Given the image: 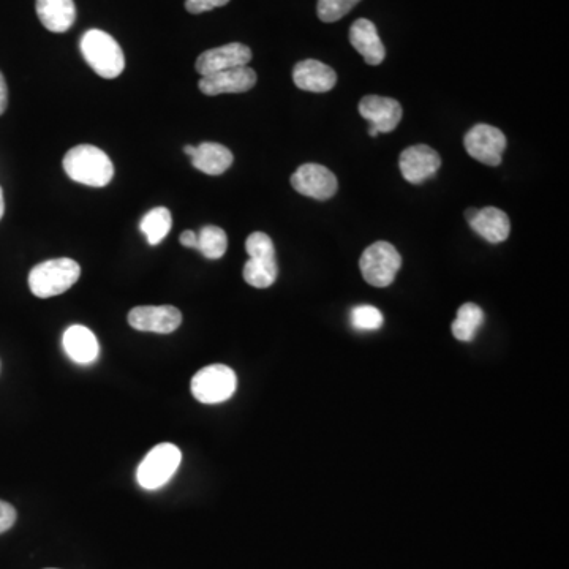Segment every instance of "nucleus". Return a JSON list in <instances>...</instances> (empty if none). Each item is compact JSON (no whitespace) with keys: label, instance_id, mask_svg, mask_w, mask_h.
<instances>
[{"label":"nucleus","instance_id":"1","mask_svg":"<svg viewBox=\"0 0 569 569\" xmlns=\"http://www.w3.org/2000/svg\"><path fill=\"white\" fill-rule=\"evenodd\" d=\"M62 165L68 178L87 187H105L114 176L110 157L91 144H80L70 149Z\"/></svg>","mask_w":569,"mask_h":569},{"label":"nucleus","instance_id":"2","mask_svg":"<svg viewBox=\"0 0 569 569\" xmlns=\"http://www.w3.org/2000/svg\"><path fill=\"white\" fill-rule=\"evenodd\" d=\"M80 48L87 65L105 80H114L124 72V53L110 34L98 29L87 31L81 38Z\"/></svg>","mask_w":569,"mask_h":569},{"label":"nucleus","instance_id":"3","mask_svg":"<svg viewBox=\"0 0 569 569\" xmlns=\"http://www.w3.org/2000/svg\"><path fill=\"white\" fill-rule=\"evenodd\" d=\"M80 264L70 258L45 261L29 274V288L37 298H53L65 293L80 280Z\"/></svg>","mask_w":569,"mask_h":569},{"label":"nucleus","instance_id":"4","mask_svg":"<svg viewBox=\"0 0 569 569\" xmlns=\"http://www.w3.org/2000/svg\"><path fill=\"white\" fill-rule=\"evenodd\" d=\"M402 266V257L394 245L378 241L367 247L359 260L362 277L375 288H386L394 282Z\"/></svg>","mask_w":569,"mask_h":569},{"label":"nucleus","instance_id":"5","mask_svg":"<svg viewBox=\"0 0 569 569\" xmlns=\"http://www.w3.org/2000/svg\"><path fill=\"white\" fill-rule=\"evenodd\" d=\"M182 462L181 449L173 443H160L149 451L136 472L143 489L155 490L165 486Z\"/></svg>","mask_w":569,"mask_h":569},{"label":"nucleus","instance_id":"6","mask_svg":"<svg viewBox=\"0 0 569 569\" xmlns=\"http://www.w3.org/2000/svg\"><path fill=\"white\" fill-rule=\"evenodd\" d=\"M238 378L231 367L223 364L203 367L192 378V394L198 402L206 405L222 404L233 397Z\"/></svg>","mask_w":569,"mask_h":569},{"label":"nucleus","instance_id":"7","mask_svg":"<svg viewBox=\"0 0 569 569\" xmlns=\"http://www.w3.org/2000/svg\"><path fill=\"white\" fill-rule=\"evenodd\" d=\"M465 149L473 159L487 166L502 163L506 149V136L502 130L492 125L478 124L468 130L464 138Z\"/></svg>","mask_w":569,"mask_h":569},{"label":"nucleus","instance_id":"8","mask_svg":"<svg viewBox=\"0 0 569 569\" xmlns=\"http://www.w3.org/2000/svg\"><path fill=\"white\" fill-rule=\"evenodd\" d=\"M291 185L301 195L318 201L331 200L339 189L336 174L318 163L299 166L296 173L291 176Z\"/></svg>","mask_w":569,"mask_h":569},{"label":"nucleus","instance_id":"9","mask_svg":"<svg viewBox=\"0 0 569 569\" xmlns=\"http://www.w3.org/2000/svg\"><path fill=\"white\" fill-rule=\"evenodd\" d=\"M127 320L136 331L171 334L182 325V313L173 306H140L130 310Z\"/></svg>","mask_w":569,"mask_h":569},{"label":"nucleus","instance_id":"10","mask_svg":"<svg viewBox=\"0 0 569 569\" xmlns=\"http://www.w3.org/2000/svg\"><path fill=\"white\" fill-rule=\"evenodd\" d=\"M440 166V155L426 144L408 147L400 154V173L410 184H423L427 179L434 178Z\"/></svg>","mask_w":569,"mask_h":569},{"label":"nucleus","instance_id":"11","mask_svg":"<svg viewBox=\"0 0 569 569\" xmlns=\"http://www.w3.org/2000/svg\"><path fill=\"white\" fill-rule=\"evenodd\" d=\"M252 61V51L242 43H228L219 48L208 49L196 59V72L201 76L230 70V68L245 67Z\"/></svg>","mask_w":569,"mask_h":569},{"label":"nucleus","instance_id":"12","mask_svg":"<svg viewBox=\"0 0 569 569\" xmlns=\"http://www.w3.org/2000/svg\"><path fill=\"white\" fill-rule=\"evenodd\" d=\"M257 84V73L249 65L230 68L214 75L201 76L200 91L204 95L242 94Z\"/></svg>","mask_w":569,"mask_h":569},{"label":"nucleus","instance_id":"13","mask_svg":"<svg viewBox=\"0 0 569 569\" xmlns=\"http://www.w3.org/2000/svg\"><path fill=\"white\" fill-rule=\"evenodd\" d=\"M358 108L361 116L369 121L378 133L392 132L402 121V106L394 98L367 95L359 102Z\"/></svg>","mask_w":569,"mask_h":569},{"label":"nucleus","instance_id":"14","mask_svg":"<svg viewBox=\"0 0 569 569\" xmlns=\"http://www.w3.org/2000/svg\"><path fill=\"white\" fill-rule=\"evenodd\" d=\"M293 81L301 91L323 94L336 87L337 73L323 62L306 59L294 65Z\"/></svg>","mask_w":569,"mask_h":569},{"label":"nucleus","instance_id":"15","mask_svg":"<svg viewBox=\"0 0 569 569\" xmlns=\"http://www.w3.org/2000/svg\"><path fill=\"white\" fill-rule=\"evenodd\" d=\"M350 42L367 64L380 65L385 61V45L378 35L377 26L369 19L361 18L353 23L350 29Z\"/></svg>","mask_w":569,"mask_h":569},{"label":"nucleus","instance_id":"16","mask_svg":"<svg viewBox=\"0 0 569 569\" xmlns=\"http://www.w3.org/2000/svg\"><path fill=\"white\" fill-rule=\"evenodd\" d=\"M37 15L43 26L54 34H64L75 24L73 0H37Z\"/></svg>","mask_w":569,"mask_h":569},{"label":"nucleus","instance_id":"17","mask_svg":"<svg viewBox=\"0 0 569 569\" xmlns=\"http://www.w3.org/2000/svg\"><path fill=\"white\" fill-rule=\"evenodd\" d=\"M470 227L490 244H500L508 239L511 233V222L508 215L497 208H484L470 220Z\"/></svg>","mask_w":569,"mask_h":569},{"label":"nucleus","instance_id":"18","mask_svg":"<svg viewBox=\"0 0 569 569\" xmlns=\"http://www.w3.org/2000/svg\"><path fill=\"white\" fill-rule=\"evenodd\" d=\"M64 350L78 364H91L98 356V340L86 326H70L64 332Z\"/></svg>","mask_w":569,"mask_h":569},{"label":"nucleus","instance_id":"19","mask_svg":"<svg viewBox=\"0 0 569 569\" xmlns=\"http://www.w3.org/2000/svg\"><path fill=\"white\" fill-rule=\"evenodd\" d=\"M234 157L228 147L219 143H201L195 147L192 157V165L201 173L209 176H220L230 170Z\"/></svg>","mask_w":569,"mask_h":569},{"label":"nucleus","instance_id":"20","mask_svg":"<svg viewBox=\"0 0 569 569\" xmlns=\"http://www.w3.org/2000/svg\"><path fill=\"white\" fill-rule=\"evenodd\" d=\"M242 276L250 287L260 288V290L272 287L279 276L277 260L276 258H250L245 263Z\"/></svg>","mask_w":569,"mask_h":569},{"label":"nucleus","instance_id":"21","mask_svg":"<svg viewBox=\"0 0 569 569\" xmlns=\"http://www.w3.org/2000/svg\"><path fill=\"white\" fill-rule=\"evenodd\" d=\"M484 323V312L473 302H467L457 310V317L453 323V334L460 342H472Z\"/></svg>","mask_w":569,"mask_h":569},{"label":"nucleus","instance_id":"22","mask_svg":"<svg viewBox=\"0 0 569 569\" xmlns=\"http://www.w3.org/2000/svg\"><path fill=\"white\" fill-rule=\"evenodd\" d=\"M173 225L171 212L166 208H155L144 215L141 220V233L147 238L149 245H157L168 236Z\"/></svg>","mask_w":569,"mask_h":569},{"label":"nucleus","instance_id":"23","mask_svg":"<svg viewBox=\"0 0 569 569\" xmlns=\"http://www.w3.org/2000/svg\"><path fill=\"white\" fill-rule=\"evenodd\" d=\"M228 249L227 233L222 228L208 225V227L201 228L198 233V247L204 257L209 260H219L225 255Z\"/></svg>","mask_w":569,"mask_h":569},{"label":"nucleus","instance_id":"24","mask_svg":"<svg viewBox=\"0 0 569 569\" xmlns=\"http://www.w3.org/2000/svg\"><path fill=\"white\" fill-rule=\"evenodd\" d=\"M351 326L358 331H377L383 326V315L374 306H356L350 313Z\"/></svg>","mask_w":569,"mask_h":569},{"label":"nucleus","instance_id":"25","mask_svg":"<svg viewBox=\"0 0 569 569\" xmlns=\"http://www.w3.org/2000/svg\"><path fill=\"white\" fill-rule=\"evenodd\" d=\"M361 0H318V18L323 23H336L359 4Z\"/></svg>","mask_w":569,"mask_h":569},{"label":"nucleus","instance_id":"26","mask_svg":"<svg viewBox=\"0 0 569 569\" xmlns=\"http://www.w3.org/2000/svg\"><path fill=\"white\" fill-rule=\"evenodd\" d=\"M245 250L250 258H276L274 242L268 234L261 233V231L250 234L245 241Z\"/></svg>","mask_w":569,"mask_h":569},{"label":"nucleus","instance_id":"27","mask_svg":"<svg viewBox=\"0 0 569 569\" xmlns=\"http://www.w3.org/2000/svg\"><path fill=\"white\" fill-rule=\"evenodd\" d=\"M230 0H185V8L192 15H200V13L211 12L214 8L227 5Z\"/></svg>","mask_w":569,"mask_h":569},{"label":"nucleus","instance_id":"28","mask_svg":"<svg viewBox=\"0 0 569 569\" xmlns=\"http://www.w3.org/2000/svg\"><path fill=\"white\" fill-rule=\"evenodd\" d=\"M16 509L10 503L0 500V533H5L15 525Z\"/></svg>","mask_w":569,"mask_h":569},{"label":"nucleus","instance_id":"29","mask_svg":"<svg viewBox=\"0 0 569 569\" xmlns=\"http://www.w3.org/2000/svg\"><path fill=\"white\" fill-rule=\"evenodd\" d=\"M179 242H181L184 247H187V249H196V247H198V234L192 230H185L184 233L181 234Z\"/></svg>","mask_w":569,"mask_h":569},{"label":"nucleus","instance_id":"30","mask_svg":"<svg viewBox=\"0 0 569 569\" xmlns=\"http://www.w3.org/2000/svg\"><path fill=\"white\" fill-rule=\"evenodd\" d=\"M8 103V89L7 83H5V78L2 73H0V116L7 110Z\"/></svg>","mask_w":569,"mask_h":569},{"label":"nucleus","instance_id":"31","mask_svg":"<svg viewBox=\"0 0 569 569\" xmlns=\"http://www.w3.org/2000/svg\"><path fill=\"white\" fill-rule=\"evenodd\" d=\"M5 212V201H4V192L0 189V219L4 217Z\"/></svg>","mask_w":569,"mask_h":569},{"label":"nucleus","instance_id":"32","mask_svg":"<svg viewBox=\"0 0 569 569\" xmlns=\"http://www.w3.org/2000/svg\"><path fill=\"white\" fill-rule=\"evenodd\" d=\"M476 214H478V209L470 208L465 211V217H467L468 222L473 220V217H475Z\"/></svg>","mask_w":569,"mask_h":569},{"label":"nucleus","instance_id":"33","mask_svg":"<svg viewBox=\"0 0 569 569\" xmlns=\"http://www.w3.org/2000/svg\"><path fill=\"white\" fill-rule=\"evenodd\" d=\"M184 152L185 154L189 155L190 159H192L193 154H195V146H190V144H187V146H184Z\"/></svg>","mask_w":569,"mask_h":569},{"label":"nucleus","instance_id":"34","mask_svg":"<svg viewBox=\"0 0 569 569\" xmlns=\"http://www.w3.org/2000/svg\"><path fill=\"white\" fill-rule=\"evenodd\" d=\"M369 135L374 136V138H377V136L380 135V133H378L377 130H375L374 127H372V125H370Z\"/></svg>","mask_w":569,"mask_h":569},{"label":"nucleus","instance_id":"35","mask_svg":"<svg viewBox=\"0 0 569 569\" xmlns=\"http://www.w3.org/2000/svg\"><path fill=\"white\" fill-rule=\"evenodd\" d=\"M48 569H53V568H48Z\"/></svg>","mask_w":569,"mask_h":569}]
</instances>
